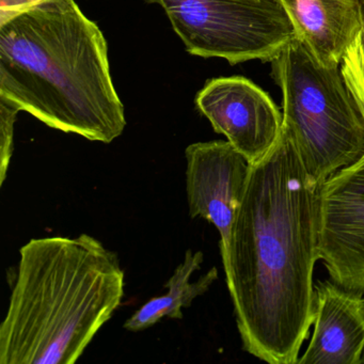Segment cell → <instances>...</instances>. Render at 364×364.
Segmentation results:
<instances>
[{
    "label": "cell",
    "instance_id": "52a82bcc",
    "mask_svg": "<svg viewBox=\"0 0 364 364\" xmlns=\"http://www.w3.org/2000/svg\"><path fill=\"white\" fill-rule=\"evenodd\" d=\"M196 105L250 165L263 159L280 137L282 114L269 95L247 78L208 80Z\"/></svg>",
    "mask_w": 364,
    "mask_h": 364
},
{
    "label": "cell",
    "instance_id": "30bf717a",
    "mask_svg": "<svg viewBox=\"0 0 364 364\" xmlns=\"http://www.w3.org/2000/svg\"><path fill=\"white\" fill-rule=\"evenodd\" d=\"M296 38L326 67L341 65L363 31L360 0H281Z\"/></svg>",
    "mask_w": 364,
    "mask_h": 364
},
{
    "label": "cell",
    "instance_id": "5bb4252c",
    "mask_svg": "<svg viewBox=\"0 0 364 364\" xmlns=\"http://www.w3.org/2000/svg\"><path fill=\"white\" fill-rule=\"evenodd\" d=\"M40 0H0V14L18 11Z\"/></svg>",
    "mask_w": 364,
    "mask_h": 364
},
{
    "label": "cell",
    "instance_id": "9c48e42d",
    "mask_svg": "<svg viewBox=\"0 0 364 364\" xmlns=\"http://www.w3.org/2000/svg\"><path fill=\"white\" fill-rule=\"evenodd\" d=\"M362 298L332 280L315 285L314 332L297 364H359L364 349Z\"/></svg>",
    "mask_w": 364,
    "mask_h": 364
},
{
    "label": "cell",
    "instance_id": "4fadbf2b",
    "mask_svg": "<svg viewBox=\"0 0 364 364\" xmlns=\"http://www.w3.org/2000/svg\"><path fill=\"white\" fill-rule=\"evenodd\" d=\"M20 112L14 104L0 97V186H3L7 178L14 154V124Z\"/></svg>",
    "mask_w": 364,
    "mask_h": 364
},
{
    "label": "cell",
    "instance_id": "7a4b0ae2",
    "mask_svg": "<svg viewBox=\"0 0 364 364\" xmlns=\"http://www.w3.org/2000/svg\"><path fill=\"white\" fill-rule=\"evenodd\" d=\"M0 97L90 141L112 144L127 127L107 42L75 0L0 14Z\"/></svg>",
    "mask_w": 364,
    "mask_h": 364
},
{
    "label": "cell",
    "instance_id": "6da1fadb",
    "mask_svg": "<svg viewBox=\"0 0 364 364\" xmlns=\"http://www.w3.org/2000/svg\"><path fill=\"white\" fill-rule=\"evenodd\" d=\"M318 187L281 132L250 165L221 257L242 348L270 364L297 363L314 321Z\"/></svg>",
    "mask_w": 364,
    "mask_h": 364
},
{
    "label": "cell",
    "instance_id": "8fae6325",
    "mask_svg": "<svg viewBox=\"0 0 364 364\" xmlns=\"http://www.w3.org/2000/svg\"><path fill=\"white\" fill-rule=\"evenodd\" d=\"M204 255L201 251L193 252L191 249L185 252L184 259L174 269L165 287L168 293L159 297L152 298L138 309L124 323L129 331L137 332L156 325L164 317L183 318V308H188L193 300L203 295L218 279L216 267H213L206 274H202L197 281L191 282V276L196 270L201 268Z\"/></svg>",
    "mask_w": 364,
    "mask_h": 364
},
{
    "label": "cell",
    "instance_id": "7c38bea8",
    "mask_svg": "<svg viewBox=\"0 0 364 364\" xmlns=\"http://www.w3.org/2000/svg\"><path fill=\"white\" fill-rule=\"evenodd\" d=\"M341 70L364 116V33L358 36L341 63Z\"/></svg>",
    "mask_w": 364,
    "mask_h": 364
},
{
    "label": "cell",
    "instance_id": "ba28073f",
    "mask_svg": "<svg viewBox=\"0 0 364 364\" xmlns=\"http://www.w3.org/2000/svg\"><path fill=\"white\" fill-rule=\"evenodd\" d=\"M185 157L189 215L205 219L218 230L223 257L246 191L250 164L228 140L196 142L187 146Z\"/></svg>",
    "mask_w": 364,
    "mask_h": 364
},
{
    "label": "cell",
    "instance_id": "3957f363",
    "mask_svg": "<svg viewBox=\"0 0 364 364\" xmlns=\"http://www.w3.org/2000/svg\"><path fill=\"white\" fill-rule=\"evenodd\" d=\"M123 296L120 259L97 238L29 240L0 325V364L75 363Z\"/></svg>",
    "mask_w": 364,
    "mask_h": 364
},
{
    "label": "cell",
    "instance_id": "5b68a950",
    "mask_svg": "<svg viewBox=\"0 0 364 364\" xmlns=\"http://www.w3.org/2000/svg\"><path fill=\"white\" fill-rule=\"evenodd\" d=\"M187 52L230 65L274 60L296 38L281 0H153Z\"/></svg>",
    "mask_w": 364,
    "mask_h": 364
},
{
    "label": "cell",
    "instance_id": "8992f818",
    "mask_svg": "<svg viewBox=\"0 0 364 364\" xmlns=\"http://www.w3.org/2000/svg\"><path fill=\"white\" fill-rule=\"evenodd\" d=\"M318 257L330 279L364 296V155L318 187Z\"/></svg>",
    "mask_w": 364,
    "mask_h": 364
},
{
    "label": "cell",
    "instance_id": "277c9868",
    "mask_svg": "<svg viewBox=\"0 0 364 364\" xmlns=\"http://www.w3.org/2000/svg\"><path fill=\"white\" fill-rule=\"evenodd\" d=\"M282 92V133L321 186L364 155V116L341 65L326 67L297 38L272 60Z\"/></svg>",
    "mask_w": 364,
    "mask_h": 364
},
{
    "label": "cell",
    "instance_id": "e0dca14e",
    "mask_svg": "<svg viewBox=\"0 0 364 364\" xmlns=\"http://www.w3.org/2000/svg\"><path fill=\"white\" fill-rule=\"evenodd\" d=\"M362 310H363V313H364V296H363V298H362Z\"/></svg>",
    "mask_w": 364,
    "mask_h": 364
},
{
    "label": "cell",
    "instance_id": "9a60e30c",
    "mask_svg": "<svg viewBox=\"0 0 364 364\" xmlns=\"http://www.w3.org/2000/svg\"><path fill=\"white\" fill-rule=\"evenodd\" d=\"M360 5H361L362 20H363V33H364V0H360Z\"/></svg>",
    "mask_w": 364,
    "mask_h": 364
},
{
    "label": "cell",
    "instance_id": "2e32d148",
    "mask_svg": "<svg viewBox=\"0 0 364 364\" xmlns=\"http://www.w3.org/2000/svg\"><path fill=\"white\" fill-rule=\"evenodd\" d=\"M363 363H364V349H363V353H362L361 359H360L359 364H363Z\"/></svg>",
    "mask_w": 364,
    "mask_h": 364
}]
</instances>
